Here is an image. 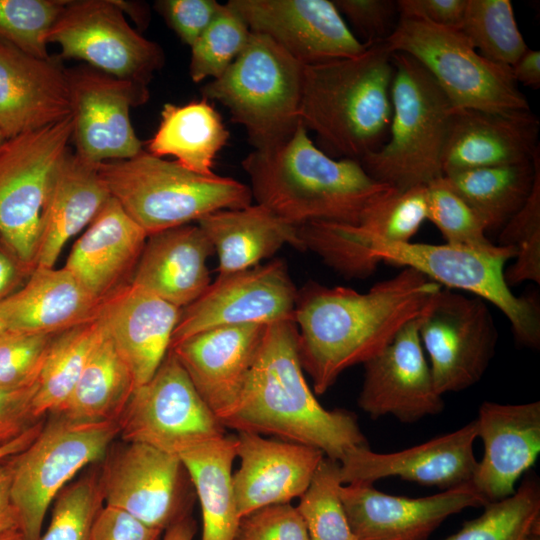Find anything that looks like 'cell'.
Here are the masks:
<instances>
[{
  "label": "cell",
  "mask_w": 540,
  "mask_h": 540,
  "mask_svg": "<svg viewBox=\"0 0 540 540\" xmlns=\"http://www.w3.org/2000/svg\"><path fill=\"white\" fill-rule=\"evenodd\" d=\"M392 61L388 137L360 163L375 180L404 191L443 176L442 154L454 107L416 59L393 52Z\"/></svg>",
  "instance_id": "8992f818"
},
{
  "label": "cell",
  "mask_w": 540,
  "mask_h": 540,
  "mask_svg": "<svg viewBox=\"0 0 540 540\" xmlns=\"http://www.w3.org/2000/svg\"><path fill=\"white\" fill-rule=\"evenodd\" d=\"M98 472L103 502L167 530L189 516L186 469L179 456L143 443L109 449Z\"/></svg>",
  "instance_id": "9a60e30c"
},
{
  "label": "cell",
  "mask_w": 540,
  "mask_h": 540,
  "mask_svg": "<svg viewBox=\"0 0 540 540\" xmlns=\"http://www.w3.org/2000/svg\"><path fill=\"white\" fill-rule=\"evenodd\" d=\"M66 2L0 0V38L35 57H50L47 35Z\"/></svg>",
  "instance_id": "ee69618b"
},
{
  "label": "cell",
  "mask_w": 540,
  "mask_h": 540,
  "mask_svg": "<svg viewBox=\"0 0 540 540\" xmlns=\"http://www.w3.org/2000/svg\"><path fill=\"white\" fill-rule=\"evenodd\" d=\"M342 17L365 39L364 45L385 42L394 30L398 13L392 0H332ZM399 14V13H398Z\"/></svg>",
  "instance_id": "681fc988"
},
{
  "label": "cell",
  "mask_w": 540,
  "mask_h": 540,
  "mask_svg": "<svg viewBox=\"0 0 540 540\" xmlns=\"http://www.w3.org/2000/svg\"><path fill=\"white\" fill-rule=\"evenodd\" d=\"M43 425L44 420H41L17 439L0 447V461L23 451L36 438Z\"/></svg>",
  "instance_id": "680465c9"
},
{
  "label": "cell",
  "mask_w": 540,
  "mask_h": 540,
  "mask_svg": "<svg viewBox=\"0 0 540 540\" xmlns=\"http://www.w3.org/2000/svg\"><path fill=\"white\" fill-rule=\"evenodd\" d=\"M218 256V276L259 265L282 246L303 250L298 227L259 204L210 213L197 221Z\"/></svg>",
  "instance_id": "1f68e13d"
},
{
  "label": "cell",
  "mask_w": 540,
  "mask_h": 540,
  "mask_svg": "<svg viewBox=\"0 0 540 540\" xmlns=\"http://www.w3.org/2000/svg\"><path fill=\"white\" fill-rule=\"evenodd\" d=\"M135 388L128 366L99 326L95 344L71 395L53 415L76 422L117 421Z\"/></svg>",
  "instance_id": "d590c367"
},
{
  "label": "cell",
  "mask_w": 540,
  "mask_h": 540,
  "mask_svg": "<svg viewBox=\"0 0 540 540\" xmlns=\"http://www.w3.org/2000/svg\"><path fill=\"white\" fill-rule=\"evenodd\" d=\"M442 286L411 268L367 292L309 282L298 290L293 320L302 368L314 391L325 393L339 375L382 351L423 315Z\"/></svg>",
  "instance_id": "6da1fadb"
},
{
  "label": "cell",
  "mask_w": 540,
  "mask_h": 540,
  "mask_svg": "<svg viewBox=\"0 0 540 540\" xmlns=\"http://www.w3.org/2000/svg\"><path fill=\"white\" fill-rule=\"evenodd\" d=\"M9 458L0 461V533L20 530L19 515L11 494L12 473Z\"/></svg>",
  "instance_id": "9f6ffc18"
},
{
  "label": "cell",
  "mask_w": 540,
  "mask_h": 540,
  "mask_svg": "<svg viewBox=\"0 0 540 540\" xmlns=\"http://www.w3.org/2000/svg\"><path fill=\"white\" fill-rule=\"evenodd\" d=\"M339 494L358 540H428L447 517L488 503L470 482L421 498L389 495L364 483L341 485Z\"/></svg>",
  "instance_id": "ffe728a7"
},
{
  "label": "cell",
  "mask_w": 540,
  "mask_h": 540,
  "mask_svg": "<svg viewBox=\"0 0 540 540\" xmlns=\"http://www.w3.org/2000/svg\"><path fill=\"white\" fill-rule=\"evenodd\" d=\"M533 540H540V537L536 536Z\"/></svg>",
  "instance_id": "e7e4bbea"
},
{
  "label": "cell",
  "mask_w": 540,
  "mask_h": 540,
  "mask_svg": "<svg viewBox=\"0 0 540 540\" xmlns=\"http://www.w3.org/2000/svg\"><path fill=\"white\" fill-rule=\"evenodd\" d=\"M98 164L69 150L58 165L41 211L36 266L54 267L66 242L89 225L110 199Z\"/></svg>",
  "instance_id": "f546056e"
},
{
  "label": "cell",
  "mask_w": 540,
  "mask_h": 540,
  "mask_svg": "<svg viewBox=\"0 0 540 540\" xmlns=\"http://www.w3.org/2000/svg\"><path fill=\"white\" fill-rule=\"evenodd\" d=\"M181 309L129 283L101 300L96 321L128 366L136 387L167 355Z\"/></svg>",
  "instance_id": "cb8c5ba5"
},
{
  "label": "cell",
  "mask_w": 540,
  "mask_h": 540,
  "mask_svg": "<svg viewBox=\"0 0 540 540\" xmlns=\"http://www.w3.org/2000/svg\"><path fill=\"white\" fill-rule=\"evenodd\" d=\"M155 6L180 40L191 47L223 4L216 0H161Z\"/></svg>",
  "instance_id": "f907efd6"
},
{
  "label": "cell",
  "mask_w": 540,
  "mask_h": 540,
  "mask_svg": "<svg viewBox=\"0 0 540 540\" xmlns=\"http://www.w3.org/2000/svg\"><path fill=\"white\" fill-rule=\"evenodd\" d=\"M422 316L408 322L382 351L363 364L358 404L373 419L392 415L403 423H414L444 408L419 336Z\"/></svg>",
  "instance_id": "d6986e66"
},
{
  "label": "cell",
  "mask_w": 540,
  "mask_h": 540,
  "mask_svg": "<svg viewBox=\"0 0 540 540\" xmlns=\"http://www.w3.org/2000/svg\"><path fill=\"white\" fill-rule=\"evenodd\" d=\"M484 512L444 540H533L540 535V486L525 479L512 495L484 505Z\"/></svg>",
  "instance_id": "74e56055"
},
{
  "label": "cell",
  "mask_w": 540,
  "mask_h": 540,
  "mask_svg": "<svg viewBox=\"0 0 540 540\" xmlns=\"http://www.w3.org/2000/svg\"><path fill=\"white\" fill-rule=\"evenodd\" d=\"M47 42L60 46L61 58L83 60L144 87L164 63L160 46L129 25L119 1L68 0Z\"/></svg>",
  "instance_id": "4fadbf2b"
},
{
  "label": "cell",
  "mask_w": 540,
  "mask_h": 540,
  "mask_svg": "<svg viewBox=\"0 0 540 540\" xmlns=\"http://www.w3.org/2000/svg\"><path fill=\"white\" fill-rule=\"evenodd\" d=\"M540 122L529 111L453 108L442 154L443 176L530 161L540 151Z\"/></svg>",
  "instance_id": "4316f807"
},
{
  "label": "cell",
  "mask_w": 540,
  "mask_h": 540,
  "mask_svg": "<svg viewBox=\"0 0 540 540\" xmlns=\"http://www.w3.org/2000/svg\"><path fill=\"white\" fill-rule=\"evenodd\" d=\"M459 31L496 64L511 67L528 49L509 0H467Z\"/></svg>",
  "instance_id": "f35d334b"
},
{
  "label": "cell",
  "mask_w": 540,
  "mask_h": 540,
  "mask_svg": "<svg viewBox=\"0 0 540 540\" xmlns=\"http://www.w3.org/2000/svg\"><path fill=\"white\" fill-rule=\"evenodd\" d=\"M222 424L315 447L338 462L350 450L368 446L353 414L326 410L310 390L293 320L267 325L238 401Z\"/></svg>",
  "instance_id": "3957f363"
},
{
  "label": "cell",
  "mask_w": 540,
  "mask_h": 540,
  "mask_svg": "<svg viewBox=\"0 0 540 540\" xmlns=\"http://www.w3.org/2000/svg\"><path fill=\"white\" fill-rule=\"evenodd\" d=\"M5 136L3 135L2 131L0 130V144L3 143V141L5 140Z\"/></svg>",
  "instance_id": "be15d7a7"
},
{
  "label": "cell",
  "mask_w": 540,
  "mask_h": 540,
  "mask_svg": "<svg viewBox=\"0 0 540 540\" xmlns=\"http://www.w3.org/2000/svg\"><path fill=\"white\" fill-rule=\"evenodd\" d=\"M297 295L281 259L218 276L198 299L181 309L170 348L216 327L293 320Z\"/></svg>",
  "instance_id": "2e32d148"
},
{
  "label": "cell",
  "mask_w": 540,
  "mask_h": 540,
  "mask_svg": "<svg viewBox=\"0 0 540 540\" xmlns=\"http://www.w3.org/2000/svg\"><path fill=\"white\" fill-rule=\"evenodd\" d=\"M427 220L453 246L487 250L496 244L487 237L483 223L441 178L427 185Z\"/></svg>",
  "instance_id": "bcb514c9"
},
{
  "label": "cell",
  "mask_w": 540,
  "mask_h": 540,
  "mask_svg": "<svg viewBox=\"0 0 540 540\" xmlns=\"http://www.w3.org/2000/svg\"><path fill=\"white\" fill-rule=\"evenodd\" d=\"M99 334L96 320L53 336L33 399L37 419L55 414L71 395Z\"/></svg>",
  "instance_id": "8d00e7d4"
},
{
  "label": "cell",
  "mask_w": 540,
  "mask_h": 540,
  "mask_svg": "<svg viewBox=\"0 0 540 540\" xmlns=\"http://www.w3.org/2000/svg\"><path fill=\"white\" fill-rule=\"evenodd\" d=\"M195 532V522L187 516L169 527L163 540H193Z\"/></svg>",
  "instance_id": "91938a15"
},
{
  "label": "cell",
  "mask_w": 540,
  "mask_h": 540,
  "mask_svg": "<svg viewBox=\"0 0 540 540\" xmlns=\"http://www.w3.org/2000/svg\"><path fill=\"white\" fill-rule=\"evenodd\" d=\"M340 463L324 456L296 506L310 540H358L340 498Z\"/></svg>",
  "instance_id": "ab89813d"
},
{
  "label": "cell",
  "mask_w": 540,
  "mask_h": 540,
  "mask_svg": "<svg viewBox=\"0 0 540 540\" xmlns=\"http://www.w3.org/2000/svg\"><path fill=\"white\" fill-rule=\"evenodd\" d=\"M236 446V436L225 435L179 455L201 505V540H235L240 521L232 481Z\"/></svg>",
  "instance_id": "d6a6232c"
},
{
  "label": "cell",
  "mask_w": 540,
  "mask_h": 540,
  "mask_svg": "<svg viewBox=\"0 0 540 540\" xmlns=\"http://www.w3.org/2000/svg\"><path fill=\"white\" fill-rule=\"evenodd\" d=\"M497 245L516 249L513 264L504 271L509 287L525 281L540 284V163L528 199L500 230Z\"/></svg>",
  "instance_id": "b9f144b4"
},
{
  "label": "cell",
  "mask_w": 540,
  "mask_h": 540,
  "mask_svg": "<svg viewBox=\"0 0 540 540\" xmlns=\"http://www.w3.org/2000/svg\"><path fill=\"white\" fill-rule=\"evenodd\" d=\"M100 302L65 267L36 266L27 282L3 300L6 329L56 335L96 320Z\"/></svg>",
  "instance_id": "4dcf8cb0"
},
{
  "label": "cell",
  "mask_w": 540,
  "mask_h": 540,
  "mask_svg": "<svg viewBox=\"0 0 540 540\" xmlns=\"http://www.w3.org/2000/svg\"><path fill=\"white\" fill-rule=\"evenodd\" d=\"M235 540H310V537L297 508L282 503L242 517Z\"/></svg>",
  "instance_id": "c3c4849f"
},
{
  "label": "cell",
  "mask_w": 540,
  "mask_h": 540,
  "mask_svg": "<svg viewBox=\"0 0 540 540\" xmlns=\"http://www.w3.org/2000/svg\"><path fill=\"white\" fill-rule=\"evenodd\" d=\"M213 253V246L198 225L151 234L131 283L183 309L211 284L207 262Z\"/></svg>",
  "instance_id": "f1b7e54d"
},
{
  "label": "cell",
  "mask_w": 540,
  "mask_h": 540,
  "mask_svg": "<svg viewBox=\"0 0 540 540\" xmlns=\"http://www.w3.org/2000/svg\"><path fill=\"white\" fill-rule=\"evenodd\" d=\"M385 43L392 52L416 59L454 108L496 113L530 110L511 68L481 56L458 29L399 17Z\"/></svg>",
  "instance_id": "9c48e42d"
},
{
  "label": "cell",
  "mask_w": 540,
  "mask_h": 540,
  "mask_svg": "<svg viewBox=\"0 0 540 540\" xmlns=\"http://www.w3.org/2000/svg\"><path fill=\"white\" fill-rule=\"evenodd\" d=\"M251 32L274 41L304 66L354 57L366 45L332 0H229Z\"/></svg>",
  "instance_id": "ac0fdd59"
},
{
  "label": "cell",
  "mask_w": 540,
  "mask_h": 540,
  "mask_svg": "<svg viewBox=\"0 0 540 540\" xmlns=\"http://www.w3.org/2000/svg\"><path fill=\"white\" fill-rule=\"evenodd\" d=\"M34 269L0 237V302L16 293Z\"/></svg>",
  "instance_id": "11a10c76"
},
{
  "label": "cell",
  "mask_w": 540,
  "mask_h": 540,
  "mask_svg": "<svg viewBox=\"0 0 540 540\" xmlns=\"http://www.w3.org/2000/svg\"><path fill=\"white\" fill-rule=\"evenodd\" d=\"M436 391L476 384L495 354L498 333L486 301L441 288L419 325Z\"/></svg>",
  "instance_id": "5bb4252c"
},
{
  "label": "cell",
  "mask_w": 540,
  "mask_h": 540,
  "mask_svg": "<svg viewBox=\"0 0 540 540\" xmlns=\"http://www.w3.org/2000/svg\"><path fill=\"white\" fill-rule=\"evenodd\" d=\"M484 455L470 483L488 501L512 495L540 450V402H483L475 420Z\"/></svg>",
  "instance_id": "484cf974"
},
{
  "label": "cell",
  "mask_w": 540,
  "mask_h": 540,
  "mask_svg": "<svg viewBox=\"0 0 540 540\" xmlns=\"http://www.w3.org/2000/svg\"><path fill=\"white\" fill-rule=\"evenodd\" d=\"M147 237L110 197L74 243L64 267L92 296L102 300L131 283Z\"/></svg>",
  "instance_id": "83f0119b"
},
{
  "label": "cell",
  "mask_w": 540,
  "mask_h": 540,
  "mask_svg": "<svg viewBox=\"0 0 540 540\" xmlns=\"http://www.w3.org/2000/svg\"><path fill=\"white\" fill-rule=\"evenodd\" d=\"M476 421L420 445L393 453L369 446L350 450L339 462L342 484L373 482L390 476L449 489L472 480L478 461L473 445Z\"/></svg>",
  "instance_id": "44dd1931"
},
{
  "label": "cell",
  "mask_w": 540,
  "mask_h": 540,
  "mask_svg": "<svg viewBox=\"0 0 540 540\" xmlns=\"http://www.w3.org/2000/svg\"><path fill=\"white\" fill-rule=\"evenodd\" d=\"M109 194L151 235L220 210L252 204L250 187L230 177L201 175L144 150L98 164Z\"/></svg>",
  "instance_id": "52a82bcc"
},
{
  "label": "cell",
  "mask_w": 540,
  "mask_h": 540,
  "mask_svg": "<svg viewBox=\"0 0 540 540\" xmlns=\"http://www.w3.org/2000/svg\"><path fill=\"white\" fill-rule=\"evenodd\" d=\"M117 436V421L76 422L54 415L23 451L9 458L23 540L40 539L51 503L80 470L105 458Z\"/></svg>",
  "instance_id": "30bf717a"
},
{
  "label": "cell",
  "mask_w": 540,
  "mask_h": 540,
  "mask_svg": "<svg viewBox=\"0 0 540 540\" xmlns=\"http://www.w3.org/2000/svg\"><path fill=\"white\" fill-rule=\"evenodd\" d=\"M229 136L219 112L206 98L184 105L167 103L147 152L161 158L174 156L184 168L212 175L215 158Z\"/></svg>",
  "instance_id": "836d02e7"
},
{
  "label": "cell",
  "mask_w": 540,
  "mask_h": 540,
  "mask_svg": "<svg viewBox=\"0 0 540 540\" xmlns=\"http://www.w3.org/2000/svg\"><path fill=\"white\" fill-rule=\"evenodd\" d=\"M161 532L126 511L103 505L93 522L90 540H156Z\"/></svg>",
  "instance_id": "f5cc1de1"
},
{
  "label": "cell",
  "mask_w": 540,
  "mask_h": 540,
  "mask_svg": "<svg viewBox=\"0 0 540 540\" xmlns=\"http://www.w3.org/2000/svg\"><path fill=\"white\" fill-rule=\"evenodd\" d=\"M38 383L18 389H0V447L20 437L43 419L33 413Z\"/></svg>",
  "instance_id": "816d5d0a"
},
{
  "label": "cell",
  "mask_w": 540,
  "mask_h": 540,
  "mask_svg": "<svg viewBox=\"0 0 540 540\" xmlns=\"http://www.w3.org/2000/svg\"><path fill=\"white\" fill-rule=\"evenodd\" d=\"M0 540H23V535L19 529L0 533Z\"/></svg>",
  "instance_id": "94428289"
},
{
  "label": "cell",
  "mask_w": 540,
  "mask_h": 540,
  "mask_svg": "<svg viewBox=\"0 0 540 540\" xmlns=\"http://www.w3.org/2000/svg\"><path fill=\"white\" fill-rule=\"evenodd\" d=\"M392 53L382 42L354 57L304 66L299 118L330 153L360 162L385 143Z\"/></svg>",
  "instance_id": "5b68a950"
},
{
  "label": "cell",
  "mask_w": 540,
  "mask_h": 540,
  "mask_svg": "<svg viewBox=\"0 0 540 540\" xmlns=\"http://www.w3.org/2000/svg\"><path fill=\"white\" fill-rule=\"evenodd\" d=\"M240 467L232 475L239 518L300 497L325 454L315 447L238 432Z\"/></svg>",
  "instance_id": "d4e9b609"
},
{
  "label": "cell",
  "mask_w": 540,
  "mask_h": 540,
  "mask_svg": "<svg viewBox=\"0 0 540 540\" xmlns=\"http://www.w3.org/2000/svg\"><path fill=\"white\" fill-rule=\"evenodd\" d=\"M540 163V151L532 160L477 168L441 177L483 223L486 233L500 230L528 199Z\"/></svg>",
  "instance_id": "e575fe53"
},
{
  "label": "cell",
  "mask_w": 540,
  "mask_h": 540,
  "mask_svg": "<svg viewBox=\"0 0 540 540\" xmlns=\"http://www.w3.org/2000/svg\"><path fill=\"white\" fill-rule=\"evenodd\" d=\"M516 83L537 89L540 86V52L528 49L510 67Z\"/></svg>",
  "instance_id": "6f0895ef"
},
{
  "label": "cell",
  "mask_w": 540,
  "mask_h": 540,
  "mask_svg": "<svg viewBox=\"0 0 540 540\" xmlns=\"http://www.w3.org/2000/svg\"><path fill=\"white\" fill-rule=\"evenodd\" d=\"M266 327L260 323L216 327L169 349L221 423L238 401Z\"/></svg>",
  "instance_id": "7402d4cb"
},
{
  "label": "cell",
  "mask_w": 540,
  "mask_h": 540,
  "mask_svg": "<svg viewBox=\"0 0 540 540\" xmlns=\"http://www.w3.org/2000/svg\"><path fill=\"white\" fill-rule=\"evenodd\" d=\"M251 30L226 3L191 48L189 74L198 83L220 77L246 47Z\"/></svg>",
  "instance_id": "60d3db41"
},
{
  "label": "cell",
  "mask_w": 540,
  "mask_h": 540,
  "mask_svg": "<svg viewBox=\"0 0 540 540\" xmlns=\"http://www.w3.org/2000/svg\"><path fill=\"white\" fill-rule=\"evenodd\" d=\"M75 153L98 164L136 156L142 149L130 108L147 101L148 87L91 66L67 70Z\"/></svg>",
  "instance_id": "e0dca14e"
},
{
  "label": "cell",
  "mask_w": 540,
  "mask_h": 540,
  "mask_svg": "<svg viewBox=\"0 0 540 540\" xmlns=\"http://www.w3.org/2000/svg\"><path fill=\"white\" fill-rule=\"evenodd\" d=\"M6 329V319L3 301L0 302V333Z\"/></svg>",
  "instance_id": "6125c7cd"
},
{
  "label": "cell",
  "mask_w": 540,
  "mask_h": 540,
  "mask_svg": "<svg viewBox=\"0 0 540 540\" xmlns=\"http://www.w3.org/2000/svg\"><path fill=\"white\" fill-rule=\"evenodd\" d=\"M72 114L0 144V237L35 265L44 200L60 162L69 152Z\"/></svg>",
  "instance_id": "8fae6325"
},
{
  "label": "cell",
  "mask_w": 540,
  "mask_h": 540,
  "mask_svg": "<svg viewBox=\"0 0 540 540\" xmlns=\"http://www.w3.org/2000/svg\"><path fill=\"white\" fill-rule=\"evenodd\" d=\"M467 0H399L398 13L402 18L422 20L434 25L460 28Z\"/></svg>",
  "instance_id": "db71d44e"
},
{
  "label": "cell",
  "mask_w": 540,
  "mask_h": 540,
  "mask_svg": "<svg viewBox=\"0 0 540 540\" xmlns=\"http://www.w3.org/2000/svg\"><path fill=\"white\" fill-rule=\"evenodd\" d=\"M304 251L310 250L348 278H365L381 262L411 268L442 287L470 293L496 306L508 319L515 339L537 348L540 311L535 299L516 296L504 271L516 249L495 245L477 250L445 244L387 241L357 225L311 221L298 227Z\"/></svg>",
  "instance_id": "7a4b0ae2"
},
{
  "label": "cell",
  "mask_w": 540,
  "mask_h": 540,
  "mask_svg": "<svg viewBox=\"0 0 540 540\" xmlns=\"http://www.w3.org/2000/svg\"><path fill=\"white\" fill-rule=\"evenodd\" d=\"M256 204L300 226L311 221L357 225L366 210L394 188L372 178L354 159L318 148L299 123L284 143L254 150L242 161Z\"/></svg>",
  "instance_id": "277c9868"
},
{
  "label": "cell",
  "mask_w": 540,
  "mask_h": 540,
  "mask_svg": "<svg viewBox=\"0 0 540 540\" xmlns=\"http://www.w3.org/2000/svg\"><path fill=\"white\" fill-rule=\"evenodd\" d=\"M54 335L5 329L0 333V389L37 383Z\"/></svg>",
  "instance_id": "7dc6e473"
},
{
  "label": "cell",
  "mask_w": 540,
  "mask_h": 540,
  "mask_svg": "<svg viewBox=\"0 0 540 540\" xmlns=\"http://www.w3.org/2000/svg\"><path fill=\"white\" fill-rule=\"evenodd\" d=\"M117 422L124 442L147 444L177 456L226 435L171 350L155 374L134 389Z\"/></svg>",
  "instance_id": "7c38bea8"
},
{
  "label": "cell",
  "mask_w": 540,
  "mask_h": 540,
  "mask_svg": "<svg viewBox=\"0 0 540 540\" xmlns=\"http://www.w3.org/2000/svg\"><path fill=\"white\" fill-rule=\"evenodd\" d=\"M303 70L269 37L251 32L240 55L201 92L228 109L254 150H269L286 142L301 122Z\"/></svg>",
  "instance_id": "ba28073f"
},
{
  "label": "cell",
  "mask_w": 540,
  "mask_h": 540,
  "mask_svg": "<svg viewBox=\"0 0 540 540\" xmlns=\"http://www.w3.org/2000/svg\"><path fill=\"white\" fill-rule=\"evenodd\" d=\"M427 220V186L394 189L364 213L357 224L387 241L408 242Z\"/></svg>",
  "instance_id": "f6af8a7d"
},
{
  "label": "cell",
  "mask_w": 540,
  "mask_h": 540,
  "mask_svg": "<svg viewBox=\"0 0 540 540\" xmlns=\"http://www.w3.org/2000/svg\"><path fill=\"white\" fill-rule=\"evenodd\" d=\"M53 503L50 523L39 540H90L93 522L104 505L98 472L65 486Z\"/></svg>",
  "instance_id": "7bdbcfd3"
},
{
  "label": "cell",
  "mask_w": 540,
  "mask_h": 540,
  "mask_svg": "<svg viewBox=\"0 0 540 540\" xmlns=\"http://www.w3.org/2000/svg\"><path fill=\"white\" fill-rule=\"evenodd\" d=\"M72 114L67 70L0 38V130L6 139Z\"/></svg>",
  "instance_id": "603a6c76"
}]
</instances>
